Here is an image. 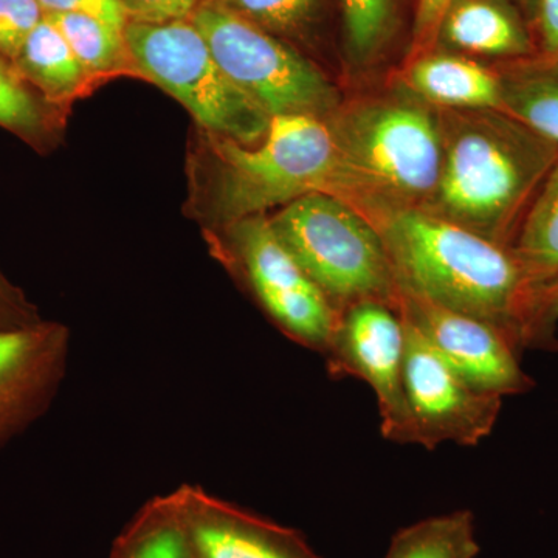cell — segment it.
I'll return each mask as SVG.
<instances>
[{"label":"cell","mask_w":558,"mask_h":558,"mask_svg":"<svg viewBox=\"0 0 558 558\" xmlns=\"http://www.w3.org/2000/svg\"><path fill=\"white\" fill-rule=\"evenodd\" d=\"M132 70L185 106L202 131L245 146L264 138L271 117L234 86L193 22H128Z\"/></svg>","instance_id":"5"},{"label":"cell","mask_w":558,"mask_h":558,"mask_svg":"<svg viewBox=\"0 0 558 558\" xmlns=\"http://www.w3.org/2000/svg\"><path fill=\"white\" fill-rule=\"evenodd\" d=\"M374 226L398 289L490 323L520 354L535 349L537 289L512 250L432 211L400 209Z\"/></svg>","instance_id":"1"},{"label":"cell","mask_w":558,"mask_h":558,"mask_svg":"<svg viewBox=\"0 0 558 558\" xmlns=\"http://www.w3.org/2000/svg\"><path fill=\"white\" fill-rule=\"evenodd\" d=\"M398 311L472 387L502 399L535 388L534 379L521 368L519 349L490 323L400 289Z\"/></svg>","instance_id":"11"},{"label":"cell","mask_w":558,"mask_h":558,"mask_svg":"<svg viewBox=\"0 0 558 558\" xmlns=\"http://www.w3.org/2000/svg\"><path fill=\"white\" fill-rule=\"evenodd\" d=\"M405 323L403 369L411 446L435 450L444 442L476 447L490 436L501 413L502 398L472 387L439 357L416 329Z\"/></svg>","instance_id":"10"},{"label":"cell","mask_w":558,"mask_h":558,"mask_svg":"<svg viewBox=\"0 0 558 558\" xmlns=\"http://www.w3.org/2000/svg\"><path fill=\"white\" fill-rule=\"evenodd\" d=\"M44 17L38 0H0V53L13 61Z\"/></svg>","instance_id":"25"},{"label":"cell","mask_w":558,"mask_h":558,"mask_svg":"<svg viewBox=\"0 0 558 558\" xmlns=\"http://www.w3.org/2000/svg\"><path fill=\"white\" fill-rule=\"evenodd\" d=\"M234 13L278 36L303 32L314 20L318 0H219Z\"/></svg>","instance_id":"24"},{"label":"cell","mask_w":558,"mask_h":558,"mask_svg":"<svg viewBox=\"0 0 558 558\" xmlns=\"http://www.w3.org/2000/svg\"><path fill=\"white\" fill-rule=\"evenodd\" d=\"M480 550L475 517L454 510L400 529L385 558H476Z\"/></svg>","instance_id":"21"},{"label":"cell","mask_w":558,"mask_h":558,"mask_svg":"<svg viewBox=\"0 0 558 558\" xmlns=\"http://www.w3.org/2000/svg\"><path fill=\"white\" fill-rule=\"evenodd\" d=\"M204 0H121L130 21L171 22L190 20Z\"/></svg>","instance_id":"29"},{"label":"cell","mask_w":558,"mask_h":558,"mask_svg":"<svg viewBox=\"0 0 558 558\" xmlns=\"http://www.w3.org/2000/svg\"><path fill=\"white\" fill-rule=\"evenodd\" d=\"M197 558H322L295 529L183 484L174 490Z\"/></svg>","instance_id":"13"},{"label":"cell","mask_w":558,"mask_h":558,"mask_svg":"<svg viewBox=\"0 0 558 558\" xmlns=\"http://www.w3.org/2000/svg\"><path fill=\"white\" fill-rule=\"evenodd\" d=\"M532 21L537 32V53H558V0H535Z\"/></svg>","instance_id":"31"},{"label":"cell","mask_w":558,"mask_h":558,"mask_svg":"<svg viewBox=\"0 0 558 558\" xmlns=\"http://www.w3.org/2000/svg\"><path fill=\"white\" fill-rule=\"evenodd\" d=\"M558 323V277L538 289L534 304L535 349L556 351Z\"/></svg>","instance_id":"28"},{"label":"cell","mask_w":558,"mask_h":558,"mask_svg":"<svg viewBox=\"0 0 558 558\" xmlns=\"http://www.w3.org/2000/svg\"><path fill=\"white\" fill-rule=\"evenodd\" d=\"M190 21L227 78L270 117L323 119L336 108V89L312 62L219 0H204Z\"/></svg>","instance_id":"6"},{"label":"cell","mask_w":558,"mask_h":558,"mask_svg":"<svg viewBox=\"0 0 558 558\" xmlns=\"http://www.w3.org/2000/svg\"><path fill=\"white\" fill-rule=\"evenodd\" d=\"M458 49L521 60L537 53V40L512 0H461L440 32Z\"/></svg>","instance_id":"14"},{"label":"cell","mask_w":558,"mask_h":558,"mask_svg":"<svg viewBox=\"0 0 558 558\" xmlns=\"http://www.w3.org/2000/svg\"><path fill=\"white\" fill-rule=\"evenodd\" d=\"M344 38L352 60L363 64L376 57L391 35L396 0H340Z\"/></svg>","instance_id":"23"},{"label":"cell","mask_w":558,"mask_h":558,"mask_svg":"<svg viewBox=\"0 0 558 558\" xmlns=\"http://www.w3.org/2000/svg\"><path fill=\"white\" fill-rule=\"evenodd\" d=\"M269 220L337 314L362 301L398 310V282L379 230L339 196L307 194Z\"/></svg>","instance_id":"4"},{"label":"cell","mask_w":558,"mask_h":558,"mask_svg":"<svg viewBox=\"0 0 558 558\" xmlns=\"http://www.w3.org/2000/svg\"><path fill=\"white\" fill-rule=\"evenodd\" d=\"M510 250L537 292L558 277V159L532 201Z\"/></svg>","instance_id":"19"},{"label":"cell","mask_w":558,"mask_h":558,"mask_svg":"<svg viewBox=\"0 0 558 558\" xmlns=\"http://www.w3.org/2000/svg\"><path fill=\"white\" fill-rule=\"evenodd\" d=\"M512 2H515L520 10L523 11L524 16L532 21V17H534L535 0H512Z\"/></svg>","instance_id":"32"},{"label":"cell","mask_w":558,"mask_h":558,"mask_svg":"<svg viewBox=\"0 0 558 558\" xmlns=\"http://www.w3.org/2000/svg\"><path fill=\"white\" fill-rule=\"evenodd\" d=\"M548 57L558 58V53H556V54H548Z\"/></svg>","instance_id":"33"},{"label":"cell","mask_w":558,"mask_h":558,"mask_svg":"<svg viewBox=\"0 0 558 558\" xmlns=\"http://www.w3.org/2000/svg\"><path fill=\"white\" fill-rule=\"evenodd\" d=\"M13 62L22 78L60 109L78 97L90 78L49 16L33 28Z\"/></svg>","instance_id":"17"},{"label":"cell","mask_w":558,"mask_h":558,"mask_svg":"<svg viewBox=\"0 0 558 558\" xmlns=\"http://www.w3.org/2000/svg\"><path fill=\"white\" fill-rule=\"evenodd\" d=\"M49 17L60 28L76 60L89 76L134 72L124 32L87 14H50Z\"/></svg>","instance_id":"22"},{"label":"cell","mask_w":558,"mask_h":558,"mask_svg":"<svg viewBox=\"0 0 558 558\" xmlns=\"http://www.w3.org/2000/svg\"><path fill=\"white\" fill-rule=\"evenodd\" d=\"M40 319L35 304L0 269V333L27 328Z\"/></svg>","instance_id":"27"},{"label":"cell","mask_w":558,"mask_h":558,"mask_svg":"<svg viewBox=\"0 0 558 558\" xmlns=\"http://www.w3.org/2000/svg\"><path fill=\"white\" fill-rule=\"evenodd\" d=\"M46 16L50 14L80 13L97 17L117 31L124 32L130 17L121 0H38Z\"/></svg>","instance_id":"26"},{"label":"cell","mask_w":558,"mask_h":558,"mask_svg":"<svg viewBox=\"0 0 558 558\" xmlns=\"http://www.w3.org/2000/svg\"><path fill=\"white\" fill-rule=\"evenodd\" d=\"M332 130L352 189L402 197L435 193L442 170V134L421 102H369L341 117Z\"/></svg>","instance_id":"7"},{"label":"cell","mask_w":558,"mask_h":558,"mask_svg":"<svg viewBox=\"0 0 558 558\" xmlns=\"http://www.w3.org/2000/svg\"><path fill=\"white\" fill-rule=\"evenodd\" d=\"M410 83L418 95L447 108L502 110L498 73L465 58H421L410 70Z\"/></svg>","instance_id":"16"},{"label":"cell","mask_w":558,"mask_h":558,"mask_svg":"<svg viewBox=\"0 0 558 558\" xmlns=\"http://www.w3.org/2000/svg\"><path fill=\"white\" fill-rule=\"evenodd\" d=\"M110 558H197L174 492L149 499L135 513Z\"/></svg>","instance_id":"18"},{"label":"cell","mask_w":558,"mask_h":558,"mask_svg":"<svg viewBox=\"0 0 558 558\" xmlns=\"http://www.w3.org/2000/svg\"><path fill=\"white\" fill-rule=\"evenodd\" d=\"M226 229L227 258L240 267L271 322L301 347L325 354L339 314L279 240L270 220L252 216Z\"/></svg>","instance_id":"8"},{"label":"cell","mask_w":558,"mask_h":558,"mask_svg":"<svg viewBox=\"0 0 558 558\" xmlns=\"http://www.w3.org/2000/svg\"><path fill=\"white\" fill-rule=\"evenodd\" d=\"M202 148V215L209 226L229 227L307 194L339 196L352 189L332 126L319 117H271L259 146L204 132Z\"/></svg>","instance_id":"3"},{"label":"cell","mask_w":558,"mask_h":558,"mask_svg":"<svg viewBox=\"0 0 558 558\" xmlns=\"http://www.w3.org/2000/svg\"><path fill=\"white\" fill-rule=\"evenodd\" d=\"M70 333L44 322L0 333V449L39 421L64 381Z\"/></svg>","instance_id":"12"},{"label":"cell","mask_w":558,"mask_h":558,"mask_svg":"<svg viewBox=\"0 0 558 558\" xmlns=\"http://www.w3.org/2000/svg\"><path fill=\"white\" fill-rule=\"evenodd\" d=\"M497 73L502 112L558 145V58L535 53Z\"/></svg>","instance_id":"15"},{"label":"cell","mask_w":558,"mask_h":558,"mask_svg":"<svg viewBox=\"0 0 558 558\" xmlns=\"http://www.w3.org/2000/svg\"><path fill=\"white\" fill-rule=\"evenodd\" d=\"M461 0H418L414 39L418 46L429 43L440 32L444 20Z\"/></svg>","instance_id":"30"},{"label":"cell","mask_w":558,"mask_h":558,"mask_svg":"<svg viewBox=\"0 0 558 558\" xmlns=\"http://www.w3.org/2000/svg\"><path fill=\"white\" fill-rule=\"evenodd\" d=\"M451 123L432 213L510 248L558 145L502 110Z\"/></svg>","instance_id":"2"},{"label":"cell","mask_w":558,"mask_h":558,"mask_svg":"<svg viewBox=\"0 0 558 558\" xmlns=\"http://www.w3.org/2000/svg\"><path fill=\"white\" fill-rule=\"evenodd\" d=\"M0 128L38 150L49 149L61 128V109L47 101L16 65L0 53Z\"/></svg>","instance_id":"20"},{"label":"cell","mask_w":558,"mask_h":558,"mask_svg":"<svg viewBox=\"0 0 558 558\" xmlns=\"http://www.w3.org/2000/svg\"><path fill=\"white\" fill-rule=\"evenodd\" d=\"M407 332L396 307L362 301L341 311L323 357L333 379L355 377L376 395L385 439L411 444V421L403 388Z\"/></svg>","instance_id":"9"}]
</instances>
